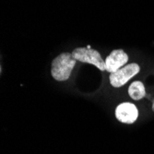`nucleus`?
Here are the masks:
<instances>
[{
	"instance_id": "nucleus-1",
	"label": "nucleus",
	"mask_w": 154,
	"mask_h": 154,
	"mask_svg": "<svg viewBox=\"0 0 154 154\" xmlns=\"http://www.w3.org/2000/svg\"><path fill=\"white\" fill-rule=\"evenodd\" d=\"M77 63L72 54L63 53L55 57L52 62L51 74L57 81H65L69 79Z\"/></svg>"
},
{
	"instance_id": "nucleus-2",
	"label": "nucleus",
	"mask_w": 154,
	"mask_h": 154,
	"mask_svg": "<svg viewBox=\"0 0 154 154\" xmlns=\"http://www.w3.org/2000/svg\"><path fill=\"white\" fill-rule=\"evenodd\" d=\"M72 55L77 61L94 65L102 71H105V61H103L100 53L94 49L87 47H78L72 52Z\"/></svg>"
},
{
	"instance_id": "nucleus-3",
	"label": "nucleus",
	"mask_w": 154,
	"mask_h": 154,
	"mask_svg": "<svg viewBox=\"0 0 154 154\" xmlns=\"http://www.w3.org/2000/svg\"><path fill=\"white\" fill-rule=\"evenodd\" d=\"M139 70H140V67L136 63L128 64L123 66L116 72L110 74L109 79L111 85L115 88H119L124 86L130 79L136 76L139 72Z\"/></svg>"
},
{
	"instance_id": "nucleus-4",
	"label": "nucleus",
	"mask_w": 154,
	"mask_h": 154,
	"mask_svg": "<svg viewBox=\"0 0 154 154\" xmlns=\"http://www.w3.org/2000/svg\"><path fill=\"white\" fill-rule=\"evenodd\" d=\"M116 117L124 124H133L138 117V110L131 103H123L116 109Z\"/></svg>"
},
{
	"instance_id": "nucleus-5",
	"label": "nucleus",
	"mask_w": 154,
	"mask_h": 154,
	"mask_svg": "<svg viewBox=\"0 0 154 154\" xmlns=\"http://www.w3.org/2000/svg\"><path fill=\"white\" fill-rule=\"evenodd\" d=\"M128 61V55L122 49L114 50L105 59V68L106 71L113 73L118 69L122 68L125 63Z\"/></svg>"
},
{
	"instance_id": "nucleus-6",
	"label": "nucleus",
	"mask_w": 154,
	"mask_h": 154,
	"mask_svg": "<svg viewBox=\"0 0 154 154\" xmlns=\"http://www.w3.org/2000/svg\"><path fill=\"white\" fill-rule=\"evenodd\" d=\"M128 94L131 99L139 101L146 96V90L143 83L140 81H134L128 88Z\"/></svg>"
},
{
	"instance_id": "nucleus-7",
	"label": "nucleus",
	"mask_w": 154,
	"mask_h": 154,
	"mask_svg": "<svg viewBox=\"0 0 154 154\" xmlns=\"http://www.w3.org/2000/svg\"><path fill=\"white\" fill-rule=\"evenodd\" d=\"M151 101H152V111L154 112V99L151 100Z\"/></svg>"
},
{
	"instance_id": "nucleus-8",
	"label": "nucleus",
	"mask_w": 154,
	"mask_h": 154,
	"mask_svg": "<svg viewBox=\"0 0 154 154\" xmlns=\"http://www.w3.org/2000/svg\"><path fill=\"white\" fill-rule=\"evenodd\" d=\"M87 48H88V49H91V45H88V46H87Z\"/></svg>"
}]
</instances>
